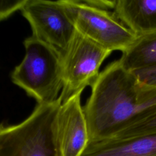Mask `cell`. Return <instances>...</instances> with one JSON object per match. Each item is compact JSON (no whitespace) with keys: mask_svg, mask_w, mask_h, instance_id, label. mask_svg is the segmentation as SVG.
Returning a JSON list of instances; mask_svg holds the SVG:
<instances>
[{"mask_svg":"<svg viewBox=\"0 0 156 156\" xmlns=\"http://www.w3.org/2000/svg\"><path fill=\"white\" fill-rule=\"evenodd\" d=\"M83 4L95 8L109 10H113L116 0H80Z\"/></svg>","mask_w":156,"mask_h":156,"instance_id":"5bb4252c","label":"cell"},{"mask_svg":"<svg viewBox=\"0 0 156 156\" xmlns=\"http://www.w3.org/2000/svg\"><path fill=\"white\" fill-rule=\"evenodd\" d=\"M81 94L71 97L59 108L54 130L56 156H79L89 142Z\"/></svg>","mask_w":156,"mask_h":156,"instance_id":"52a82bcc","label":"cell"},{"mask_svg":"<svg viewBox=\"0 0 156 156\" xmlns=\"http://www.w3.org/2000/svg\"><path fill=\"white\" fill-rule=\"evenodd\" d=\"M23 44L25 55L12 73L13 83L38 104L55 101L63 87L62 53L32 35Z\"/></svg>","mask_w":156,"mask_h":156,"instance_id":"7a4b0ae2","label":"cell"},{"mask_svg":"<svg viewBox=\"0 0 156 156\" xmlns=\"http://www.w3.org/2000/svg\"><path fill=\"white\" fill-rule=\"evenodd\" d=\"M111 53L76 30L69 46L62 54L61 104L93 85L99 74L102 63Z\"/></svg>","mask_w":156,"mask_h":156,"instance_id":"5b68a950","label":"cell"},{"mask_svg":"<svg viewBox=\"0 0 156 156\" xmlns=\"http://www.w3.org/2000/svg\"><path fill=\"white\" fill-rule=\"evenodd\" d=\"M27 0L0 1V21L4 20L17 10H21Z\"/></svg>","mask_w":156,"mask_h":156,"instance_id":"7c38bea8","label":"cell"},{"mask_svg":"<svg viewBox=\"0 0 156 156\" xmlns=\"http://www.w3.org/2000/svg\"><path fill=\"white\" fill-rule=\"evenodd\" d=\"M76 30L112 52L125 51L136 36L113 12L86 5L80 0H63Z\"/></svg>","mask_w":156,"mask_h":156,"instance_id":"277c9868","label":"cell"},{"mask_svg":"<svg viewBox=\"0 0 156 156\" xmlns=\"http://www.w3.org/2000/svg\"><path fill=\"white\" fill-rule=\"evenodd\" d=\"M83 107L89 141L115 138L156 112V87L140 82L119 60L99 73Z\"/></svg>","mask_w":156,"mask_h":156,"instance_id":"6da1fadb","label":"cell"},{"mask_svg":"<svg viewBox=\"0 0 156 156\" xmlns=\"http://www.w3.org/2000/svg\"><path fill=\"white\" fill-rule=\"evenodd\" d=\"M61 104L59 97L38 104L20 123L0 124V156H56L54 130Z\"/></svg>","mask_w":156,"mask_h":156,"instance_id":"3957f363","label":"cell"},{"mask_svg":"<svg viewBox=\"0 0 156 156\" xmlns=\"http://www.w3.org/2000/svg\"><path fill=\"white\" fill-rule=\"evenodd\" d=\"M122 66L130 71L156 66V30L136 37L119 59Z\"/></svg>","mask_w":156,"mask_h":156,"instance_id":"30bf717a","label":"cell"},{"mask_svg":"<svg viewBox=\"0 0 156 156\" xmlns=\"http://www.w3.org/2000/svg\"><path fill=\"white\" fill-rule=\"evenodd\" d=\"M21 12L31 27L32 36L62 54L76 33L63 0H27Z\"/></svg>","mask_w":156,"mask_h":156,"instance_id":"8992f818","label":"cell"},{"mask_svg":"<svg viewBox=\"0 0 156 156\" xmlns=\"http://www.w3.org/2000/svg\"><path fill=\"white\" fill-rule=\"evenodd\" d=\"M79 156H156V133L89 141Z\"/></svg>","mask_w":156,"mask_h":156,"instance_id":"ba28073f","label":"cell"},{"mask_svg":"<svg viewBox=\"0 0 156 156\" xmlns=\"http://www.w3.org/2000/svg\"><path fill=\"white\" fill-rule=\"evenodd\" d=\"M113 10L136 37L156 30V0H116Z\"/></svg>","mask_w":156,"mask_h":156,"instance_id":"9c48e42d","label":"cell"},{"mask_svg":"<svg viewBox=\"0 0 156 156\" xmlns=\"http://www.w3.org/2000/svg\"><path fill=\"white\" fill-rule=\"evenodd\" d=\"M133 72L142 83L156 87V66Z\"/></svg>","mask_w":156,"mask_h":156,"instance_id":"4fadbf2b","label":"cell"},{"mask_svg":"<svg viewBox=\"0 0 156 156\" xmlns=\"http://www.w3.org/2000/svg\"><path fill=\"white\" fill-rule=\"evenodd\" d=\"M154 133H156V112L143 121L125 129L114 138H124Z\"/></svg>","mask_w":156,"mask_h":156,"instance_id":"8fae6325","label":"cell"}]
</instances>
